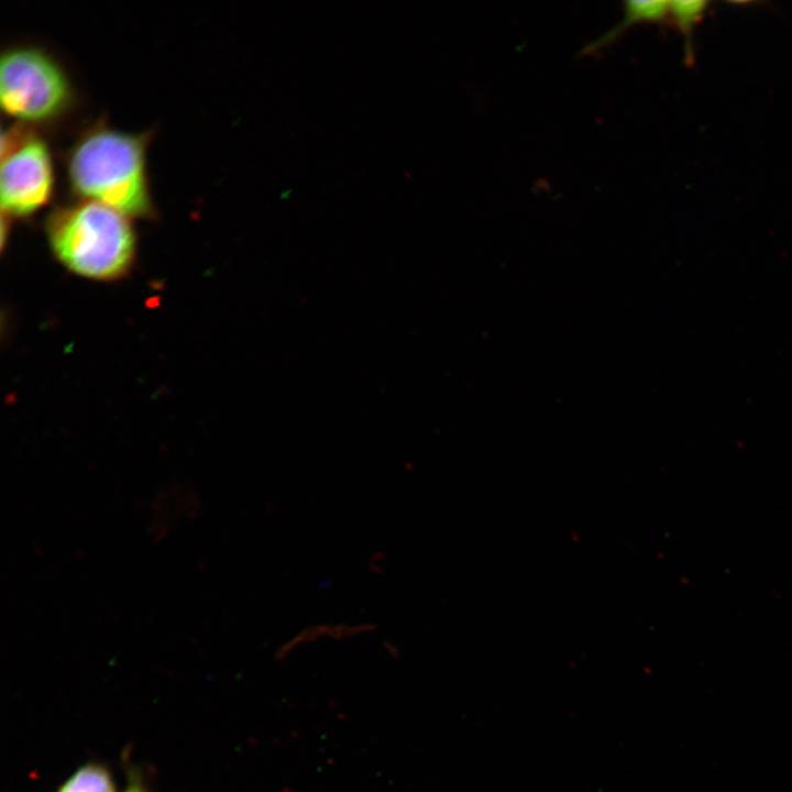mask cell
<instances>
[{
	"label": "cell",
	"mask_w": 792,
	"mask_h": 792,
	"mask_svg": "<svg viewBox=\"0 0 792 792\" xmlns=\"http://www.w3.org/2000/svg\"><path fill=\"white\" fill-rule=\"evenodd\" d=\"M145 134L110 128L86 133L72 148L67 176L82 199L111 207L130 218L154 213L146 173Z\"/></svg>",
	"instance_id": "1"
},
{
	"label": "cell",
	"mask_w": 792,
	"mask_h": 792,
	"mask_svg": "<svg viewBox=\"0 0 792 792\" xmlns=\"http://www.w3.org/2000/svg\"><path fill=\"white\" fill-rule=\"evenodd\" d=\"M131 218L103 204L84 200L55 209L46 234L55 256L72 272L94 279L127 273L135 255Z\"/></svg>",
	"instance_id": "2"
},
{
	"label": "cell",
	"mask_w": 792,
	"mask_h": 792,
	"mask_svg": "<svg viewBox=\"0 0 792 792\" xmlns=\"http://www.w3.org/2000/svg\"><path fill=\"white\" fill-rule=\"evenodd\" d=\"M72 88L61 65L35 47L8 50L0 61V101L20 121L46 122L70 106Z\"/></svg>",
	"instance_id": "3"
},
{
	"label": "cell",
	"mask_w": 792,
	"mask_h": 792,
	"mask_svg": "<svg viewBox=\"0 0 792 792\" xmlns=\"http://www.w3.org/2000/svg\"><path fill=\"white\" fill-rule=\"evenodd\" d=\"M54 189V169L46 143L20 130L2 132L0 201L2 213L25 217L45 206Z\"/></svg>",
	"instance_id": "4"
},
{
	"label": "cell",
	"mask_w": 792,
	"mask_h": 792,
	"mask_svg": "<svg viewBox=\"0 0 792 792\" xmlns=\"http://www.w3.org/2000/svg\"><path fill=\"white\" fill-rule=\"evenodd\" d=\"M670 1H626L624 3V15L617 25L607 33L588 44L584 53H594L606 46L620 36L631 24L640 22H662L669 19Z\"/></svg>",
	"instance_id": "5"
},
{
	"label": "cell",
	"mask_w": 792,
	"mask_h": 792,
	"mask_svg": "<svg viewBox=\"0 0 792 792\" xmlns=\"http://www.w3.org/2000/svg\"><path fill=\"white\" fill-rule=\"evenodd\" d=\"M55 792H118L110 766L91 759L79 765Z\"/></svg>",
	"instance_id": "6"
},
{
	"label": "cell",
	"mask_w": 792,
	"mask_h": 792,
	"mask_svg": "<svg viewBox=\"0 0 792 792\" xmlns=\"http://www.w3.org/2000/svg\"><path fill=\"white\" fill-rule=\"evenodd\" d=\"M708 2L702 0H678L670 1L669 18L674 22L679 31L691 36L694 26L702 20Z\"/></svg>",
	"instance_id": "7"
},
{
	"label": "cell",
	"mask_w": 792,
	"mask_h": 792,
	"mask_svg": "<svg viewBox=\"0 0 792 792\" xmlns=\"http://www.w3.org/2000/svg\"><path fill=\"white\" fill-rule=\"evenodd\" d=\"M122 763L125 773V787L122 792H153L147 774L130 760L127 752L122 757Z\"/></svg>",
	"instance_id": "8"
}]
</instances>
